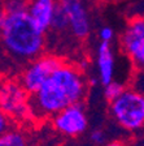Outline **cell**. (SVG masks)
Listing matches in <instances>:
<instances>
[{"instance_id": "6da1fadb", "label": "cell", "mask_w": 144, "mask_h": 146, "mask_svg": "<svg viewBox=\"0 0 144 146\" xmlns=\"http://www.w3.org/2000/svg\"><path fill=\"white\" fill-rule=\"evenodd\" d=\"M87 80L78 67L62 61L38 90L29 94V117L44 120L68 106L81 103L87 94Z\"/></svg>"}, {"instance_id": "7a4b0ae2", "label": "cell", "mask_w": 144, "mask_h": 146, "mask_svg": "<svg viewBox=\"0 0 144 146\" xmlns=\"http://www.w3.org/2000/svg\"><path fill=\"white\" fill-rule=\"evenodd\" d=\"M45 47V34L38 29L26 11L5 12L0 24V56L7 65H26L40 56Z\"/></svg>"}, {"instance_id": "3957f363", "label": "cell", "mask_w": 144, "mask_h": 146, "mask_svg": "<svg viewBox=\"0 0 144 146\" xmlns=\"http://www.w3.org/2000/svg\"><path fill=\"white\" fill-rule=\"evenodd\" d=\"M110 113L123 129L130 132L140 131L144 125V97L136 89H125L113 102Z\"/></svg>"}, {"instance_id": "277c9868", "label": "cell", "mask_w": 144, "mask_h": 146, "mask_svg": "<svg viewBox=\"0 0 144 146\" xmlns=\"http://www.w3.org/2000/svg\"><path fill=\"white\" fill-rule=\"evenodd\" d=\"M61 63L62 60L55 55H40L25 65L18 82L27 94H31L39 89V86Z\"/></svg>"}, {"instance_id": "5b68a950", "label": "cell", "mask_w": 144, "mask_h": 146, "mask_svg": "<svg viewBox=\"0 0 144 146\" xmlns=\"http://www.w3.org/2000/svg\"><path fill=\"white\" fill-rule=\"evenodd\" d=\"M29 94L17 81H5L0 84V110L9 120H24L29 117L27 110Z\"/></svg>"}, {"instance_id": "8992f818", "label": "cell", "mask_w": 144, "mask_h": 146, "mask_svg": "<svg viewBox=\"0 0 144 146\" xmlns=\"http://www.w3.org/2000/svg\"><path fill=\"white\" fill-rule=\"evenodd\" d=\"M52 124L55 129L64 136L77 137L83 134L88 127V119L84 111L83 102L68 106L66 108L53 115Z\"/></svg>"}, {"instance_id": "52a82bcc", "label": "cell", "mask_w": 144, "mask_h": 146, "mask_svg": "<svg viewBox=\"0 0 144 146\" xmlns=\"http://www.w3.org/2000/svg\"><path fill=\"white\" fill-rule=\"evenodd\" d=\"M123 52L129 56L136 69H143L144 65V20L134 17L121 38Z\"/></svg>"}, {"instance_id": "ba28073f", "label": "cell", "mask_w": 144, "mask_h": 146, "mask_svg": "<svg viewBox=\"0 0 144 146\" xmlns=\"http://www.w3.org/2000/svg\"><path fill=\"white\" fill-rule=\"evenodd\" d=\"M57 3L68 18L72 35L79 40L86 39L91 31V20L84 0H57Z\"/></svg>"}, {"instance_id": "9c48e42d", "label": "cell", "mask_w": 144, "mask_h": 146, "mask_svg": "<svg viewBox=\"0 0 144 146\" xmlns=\"http://www.w3.org/2000/svg\"><path fill=\"white\" fill-rule=\"evenodd\" d=\"M57 8V0H30L26 12L42 33L49 31L55 11Z\"/></svg>"}, {"instance_id": "30bf717a", "label": "cell", "mask_w": 144, "mask_h": 146, "mask_svg": "<svg viewBox=\"0 0 144 146\" xmlns=\"http://www.w3.org/2000/svg\"><path fill=\"white\" fill-rule=\"evenodd\" d=\"M96 63L99 70V80L103 86L114 80V55L110 43L101 42L99 44Z\"/></svg>"}, {"instance_id": "8fae6325", "label": "cell", "mask_w": 144, "mask_h": 146, "mask_svg": "<svg viewBox=\"0 0 144 146\" xmlns=\"http://www.w3.org/2000/svg\"><path fill=\"white\" fill-rule=\"evenodd\" d=\"M0 146H29V140L22 131L9 128L0 134Z\"/></svg>"}, {"instance_id": "7c38bea8", "label": "cell", "mask_w": 144, "mask_h": 146, "mask_svg": "<svg viewBox=\"0 0 144 146\" xmlns=\"http://www.w3.org/2000/svg\"><path fill=\"white\" fill-rule=\"evenodd\" d=\"M49 30H53L56 33H62V31L69 30V27H68V18H66L65 13L62 12V9L59 7V3H57V8L55 11Z\"/></svg>"}, {"instance_id": "4fadbf2b", "label": "cell", "mask_w": 144, "mask_h": 146, "mask_svg": "<svg viewBox=\"0 0 144 146\" xmlns=\"http://www.w3.org/2000/svg\"><path fill=\"white\" fill-rule=\"evenodd\" d=\"M125 89H126V88L123 86V84L112 80L109 84L104 85V97H105V99L110 103V102H113V100L116 99L118 95H121V93H122Z\"/></svg>"}, {"instance_id": "5bb4252c", "label": "cell", "mask_w": 144, "mask_h": 146, "mask_svg": "<svg viewBox=\"0 0 144 146\" xmlns=\"http://www.w3.org/2000/svg\"><path fill=\"white\" fill-rule=\"evenodd\" d=\"M4 1V7L1 8L5 12H18V11H26L30 0H1Z\"/></svg>"}, {"instance_id": "9a60e30c", "label": "cell", "mask_w": 144, "mask_h": 146, "mask_svg": "<svg viewBox=\"0 0 144 146\" xmlns=\"http://www.w3.org/2000/svg\"><path fill=\"white\" fill-rule=\"evenodd\" d=\"M105 138H107L105 137V132L103 129H99V128L91 131V133H90V140L93 145H104Z\"/></svg>"}, {"instance_id": "2e32d148", "label": "cell", "mask_w": 144, "mask_h": 146, "mask_svg": "<svg viewBox=\"0 0 144 146\" xmlns=\"http://www.w3.org/2000/svg\"><path fill=\"white\" fill-rule=\"evenodd\" d=\"M99 38H100L101 42L110 43L114 38V30L110 26H103L99 30Z\"/></svg>"}, {"instance_id": "e0dca14e", "label": "cell", "mask_w": 144, "mask_h": 146, "mask_svg": "<svg viewBox=\"0 0 144 146\" xmlns=\"http://www.w3.org/2000/svg\"><path fill=\"white\" fill-rule=\"evenodd\" d=\"M9 128H11V120H9L8 116L0 110V134L4 133L5 131H8Z\"/></svg>"}, {"instance_id": "ac0fdd59", "label": "cell", "mask_w": 144, "mask_h": 146, "mask_svg": "<svg viewBox=\"0 0 144 146\" xmlns=\"http://www.w3.org/2000/svg\"><path fill=\"white\" fill-rule=\"evenodd\" d=\"M104 146H125L121 141H112V142H108V143H105Z\"/></svg>"}, {"instance_id": "d6986e66", "label": "cell", "mask_w": 144, "mask_h": 146, "mask_svg": "<svg viewBox=\"0 0 144 146\" xmlns=\"http://www.w3.org/2000/svg\"><path fill=\"white\" fill-rule=\"evenodd\" d=\"M88 1H96V0H88Z\"/></svg>"}, {"instance_id": "ffe728a7", "label": "cell", "mask_w": 144, "mask_h": 146, "mask_svg": "<svg viewBox=\"0 0 144 146\" xmlns=\"http://www.w3.org/2000/svg\"><path fill=\"white\" fill-rule=\"evenodd\" d=\"M0 1H1V0H0ZM0 8H1V7H0Z\"/></svg>"}]
</instances>
